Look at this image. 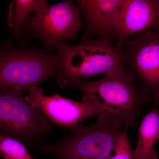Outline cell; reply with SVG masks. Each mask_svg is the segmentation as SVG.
Segmentation results:
<instances>
[{
  "instance_id": "cell-1",
  "label": "cell",
  "mask_w": 159,
  "mask_h": 159,
  "mask_svg": "<svg viewBox=\"0 0 159 159\" xmlns=\"http://www.w3.org/2000/svg\"><path fill=\"white\" fill-rule=\"evenodd\" d=\"M57 54L60 62L57 82L62 89L71 88L87 77L127 71L122 48L107 41L92 38L77 44L61 43Z\"/></svg>"
},
{
  "instance_id": "cell-2",
  "label": "cell",
  "mask_w": 159,
  "mask_h": 159,
  "mask_svg": "<svg viewBox=\"0 0 159 159\" xmlns=\"http://www.w3.org/2000/svg\"><path fill=\"white\" fill-rule=\"evenodd\" d=\"M130 71L107 75L93 81L81 80L71 88L82 92L97 107L123 123L124 128L135 127L143 106L151 97L135 83Z\"/></svg>"
},
{
  "instance_id": "cell-3",
  "label": "cell",
  "mask_w": 159,
  "mask_h": 159,
  "mask_svg": "<svg viewBox=\"0 0 159 159\" xmlns=\"http://www.w3.org/2000/svg\"><path fill=\"white\" fill-rule=\"evenodd\" d=\"M59 71L57 53L9 43L0 45V89L29 92L47 80L57 78Z\"/></svg>"
},
{
  "instance_id": "cell-4",
  "label": "cell",
  "mask_w": 159,
  "mask_h": 159,
  "mask_svg": "<svg viewBox=\"0 0 159 159\" xmlns=\"http://www.w3.org/2000/svg\"><path fill=\"white\" fill-rule=\"evenodd\" d=\"M123 125L110 114H100L93 125H78L70 134L39 148L59 159H110Z\"/></svg>"
},
{
  "instance_id": "cell-5",
  "label": "cell",
  "mask_w": 159,
  "mask_h": 159,
  "mask_svg": "<svg viewBox=\"0 0 159 159\" xmlns=\"http://www.w3.org/2000/svg\"><path fill=\"white\" fill-rule=\"evenodd\" d=\"M23 93L0 89V135L16 139L27 148H39L51 132V125Z\"/></svg>"
},
{
  "instance_id": "cell-6",
  "label": "cell",
  "mask_w": 159,
  "mask_h": 159,
  "mask_svg": "<svg viewBox=\"0 0 159 159\" xmlns=\"http://www.w3.org/2000/svg\"><path fill=\"white\" fill-rule=\"evenodd\" d=\"M80 9L72 1L48 4L32 16H29L18 37L23 33L37 39L46 49L54 52L61 43L75 37L82 27Z\"/></svg>"
},
{
  "instance_id": "cell-7",
  "label": "cell",
  "mask_w": 159,
  "mask_h": 159,
  "mask_svg": "<svg viewBox=\"0 0 159 159\" xmlns=\"http://www.w3.org/2000/svg\"><path fill=\"white\" fill-rule=\"evenodd\" d=\"M25 98L50 122L72 130L84 119L107 113L84 95L81 102H77L57 94L45 96L39 87L30 89Z\"/></svg>"
},
{
  "instance_id": "cell-8",
  "label": "cell",
  "mask_w": 159,
  "mask_h": 159,
  "mask_svg": "<svg viewBox=\"0 0 159 159\" xmlns=\"http://www.w3.org/2000/svg\"><path fill=\"white\" fill-rule=\"evenodd\" d=\"M125 65L151 96L159 87V30L145 31L121 47Z\"/></svg>"
},
{
  "instance_id": "cell-9",
  "label": "cell",
  "mask_w": 159,
  "mask_h": 159,
  "mask_svg": "<svg viewBox=\"0 0 159 159\" xmlns=\"http://www.w3.org/2000/svg\"><path fill=\"white\" fill-rule=\"evenodd\" d=\"M159 30V0H122L115 24V39L121 48L130 36Z\"/></svg>"
},
{
  "instance_id": "cell-10",
  "label": "cell",
  "mask_w": 159,
  "mask_h": 159,
  "mask_svg": "<svg viewBox=\"0 0 159 159\" xmlns=\"http://www.w3.org/2000/svg\"><path fill=\"white\" fill-rule=\"evenodd\" d=\"M122 0H78L76 2L85 19L86 30L82 39L111 41L115 39V24Z\"/></svg>"
},
{
  "instance_id": "cell-11",
  "label": "cell",
  "mask_w": 159,
  "mask_h": 159,
  "mask_svg": "<svg viewBox=\"0 0 159 159\" xmlns=\"http://www.w3.org/2000/svg\"><path fill=\"white\" fill-rule=\"evenodd\" d=\"M159 141V108H155L145 115L139 126L134 159H159L154 148Z\"/></svg>"
},
{
  "instance_id": "cell-12",
  "label": "cell",
  "mask_w": 159,
  "mask_h": 159,
  "mask_svg": "<svg viewBox=\"0 0 159 159\" xmlns=\"http://www.w3.org/2000/svg\"><path fill=\"white\" fill-rule=\"evenodd\" d=\"M46 0H15L9 6L8 24L18 36L24 23L31 12L36 13L48 5Z\"/></svg>"
},
{
  "instance_id": "cell-13",
  "label": "cell",
  "mask_w": 159,
  "mask_h": 159,
  "mask_svg": "<svg viewBox=\"0 0 159 159\" xmlns=\"http://www.w3.org/2000/svg\"><path fill=\"white\" fill-rule=\"evenodd\" d=\"M0 156L4 159H33L22 142L2 135H0Z\"/></svg>"
},
{
  "instance_id": "cell-14",
  "label": "cell",
  "mask_w": 159,
  "mask_h": 159,
  "mask_svg": "<svg viewBox=\"0 0 159 159\" xmlns=\"http://www.w3.org/2000/svg\"><path fill=\"white\" fill-rule=\"evenodd\" d=\"M127 129L124 128L117 134L115 139V154L112 155L110 159H134Z\"/></svg>"
},
{
  "instance_id": "cell-15",
  "label": "cell",
  "mask_w": 159,
  "mask_h": 159,
  "mask_svg": "<svg viewBox=\"0 0 159 159\" xmlns=\"http://www.w3.org/2000/svg\"><path fill=\"white\" fill-rule=\"evenodd\" d=\"M152 100L153 101L155 105L157 106L159 104V87L152 94Z\"/></svg>"
}]
</instances>
